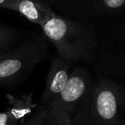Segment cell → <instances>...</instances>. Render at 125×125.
<instances>
[{
    "mask_svg": "<svg viewBox=\"0 0 125 125\" xmlns=\"http://www.w3.org/2000/svg\"><path fill=\"white\" fill-rule=\"evenodd\" d=\"M41 28L62 58L68 61H86L92 57L96 44L94 37L77 23L54 13Z\"/></svg>",
    "mask_w": 125,
    "mask_h": 125,
    "instance_id": "obj_1",
    "label": "cell"
},
{
    "mask_svg": "<svg viewBox=\"0 0 125 125\" xmlns=\"http://www.w3.org/2000/svg\"><path fill=\"white\" fill-rule=\"evenodd\" d=\"M48 54V44L43 38L28 40L15 50L0 56V86L21 80Z\"/></svg>",
    "mask_w": 125,
    "mask_h": 125,
    "instance_id": "obj_2",
    "label": "cell"
},
{
    "mask_svg": "<svg viewBox=\"0 0 125 125\" xmlns=\"http://www.w3.org/2000/svg\"><path fill=\"white\" fill-rule=\"evenodd\" d=\"M92 114L97 125H121L124 99L117 87L103 82L93 93Z\"/></svg>",
    "mask_w": 125,
    "mask_h": 125,
    "instance_id": "obj_3",
    "label": "cell"
},
{
    "mask_svg": "<svg viewBox=\"0 0 125 125\" xmlns=\"http://www.w3.org/2000/svg\"><path fill=\"white\" fill-rule=\"evenodd\" d=\"M89 89L88 78L82 71H75L70 75L67 84L62 92L51 103L45 104L51 109L73 111L87 95Z\"/></svg>",
    "mask_w": 125,
    "mask_h": 125,
    "instance_id": "obj_4",
    "label": "cell"
},
{
    "mask_svg": "<svg viewBox=\"0 0 125 125\" xmlns=\"http://www.w3.org/2000/svg\"><path fill=\"white\" fill-rule=\"evenodd\" d=\"M70 61L57 56L53 58L48 72L46 85L41 100L43 104L51 103L64 88L70 78Z\"/></svg>",
    "mask_w": 125,
    "mask_h": 125,
    "instance_id": "obj_5",
    "label": "cell"
},
{
    "mask_svg": "<svg viewBox=\"0 0 125 125\" xmlns=\"http://www.w3.org/2000/svg\"><path fill=\"white\" fill-rule=\"evenodd\" d=\"M15 11L40 26H43L54 14L49 6L40 3L39 0H18Z\"/></svg>",
    "mask_w": 125,
    "mask_h": 125,
    "instance_id": "obj_6",
    "label": "cell"
},
{
    "mask_svg": "<svg viewBox=\"0 0 125 125\" xmlns=\"http://www.w3.org/2000/svg\"><path fill=\"white\" fill-rule=\"evenodd\" d=\"M30 110L31 106L28 103L21 102L16 104V108H12L4 113H0V125H8L10 123H15L28 114Z\"/></svg>",
    "mask_w": 125,
    "mask_h": 125,
    "instance_id": "obj_7",
    "label": "cell"
},
{
    "mask_svg": "<svg viewBox=\"0 0 125 125\" xmlns=\"http://www.w3.org/2000/svg\"><path fill=\"white\" fill-rule=\"evenodd\" d=\"M47 112L48 116L45 125H73L72 113L70 111L47 107Z\"/></svg>",
    "mask_w": 125,
    "mask_h": 125,
    "instance_id": "obj_8",
    "label": "cell"
},
{
    "mask_svg": "<svg viewBox=\"0 0 125 125\" xmlns=\"http://www.w3.org/2000/svg\"><path fill=\"white\" fill-rule=\"evenodd\" d=\"M47 116V107L45 104H42L32 116H30L26 121L18 125H45Z\"/></svg>",
    "mask_w": 125,
    "mask_h": 125,
    "instance_id": "obj_9",
    "label": "cell"
},
{
    "mask_svg": "<svg viewBox=\"0 0 125 125\" xmlns=\"http://www.w3.org/2000/svg\"><path fill=\"white\" fill-rule=\"evenodd\" d=\"M14 40L15 33L13 32L0 27V56L9 52Z\"/></svg>",
    "mask_w": 125,
    "mask_h": 125,
    "instance_id": "obj_10",
    "label": "cell"
},
{
    "mask_svg": "<svg viewBox=\"0 0 125 125\" xmlns=\"http://www.w3.org/2000/svg\"><path fill=\"white\" fill-rule=\"evenodd\" d=\"M104 7L110 10H116L121 8L125 4V0H102Z\"/></svg>",
    "mask_w": 125,
    "mask_h": 125,
    "instance_id": "obj_11",
    "label": "cell"
},
{
    "mask_svg": "<svg viewBox=\"0 0 125 125\" xmlns=\"http://www.w3.org/2000/svg\"><path fill=\"white\" fill-rule=\"evenodd\" d=\"M18 0H0V7L15 10Z\"/></svg>",
    "mask_w": 125,
    "mask_h": 125,
    "instance_id": "obj_12",
    "label": "cell"
}]
</instances>
